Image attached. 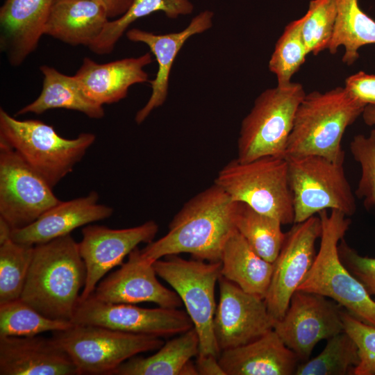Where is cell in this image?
Returning <instances> with one entry per match:
<instances>
[{"instance_id": "cell-1", "label": "cell", "mask_w": 375, "mask_h": 375, "mask_svg": "<svg viewBox=\"0 0 375 375\" xmlns=\"http://www.w3.org/2000/svg\"><path fill=\"white\" fill-rule=\"evenodd\" d=\"M236 202L219 185L188 201L172 219L167 233L140 249L147 260L188 253L195 259L220 261L222 250L236 231Z\"/></svg>"}, {"instance_id": "cell-2", "label": "cell", "mask_w": 375, "mask_h": 375, "mask_svg": "<svg viewBox=\"0 0 375 375\" xmlns=\"http://www.w3.org/2000/svg\"><path fill=\"white\" fill-rule=\"evenodd\" d=\"M85 279L78 242L62 236L34 246L20 299L49 318L72 322Z\"/></svg>"}, {"instance_id": "cell-3", "label": "cell", "mask_w": 375, "mask_h": 375, "mask_svg": "<svg viewBox=\"0 0 375 375\" xmlns=\"http://www.w3.org/2000/svg\"><path fill=\"white\" fill-rule=\"evenodd\" d=\"M365 106L344 87L306 94L297 109L285 156L315 155L344 163L342 137Z\"/></svg>"}, {"instance_id": "cell-4", "label": "cell", "mask_w": 375, "mask_h": 375, "mask_svg": "<svg viewBox=\"0 0 375 375\" xmlns=\"http://www.w3.org/2000/svg\"><path fill=\"white\" fill-rule=\"evenodd\" d=\"M322 231L318 252L297 290L326 297L360 320L375 326V301L340 259L338 246L351 220L343 212H319Z\"/></svg>"}, {"instance_id": "cell-5", "label": "cell", "mask_w": 375, "mask_h": 375, "mask_svg": "<svg viewBox=\"0 0 375 375\" xmlns=\"http://www.w3.org/2000/svg\"><path fill=\"white\" fill-rule=\"evenodd\" d=\"M95 139L91 133L65 138L42 121L19 120L0 109V142L15 151L52 188L72 172Z\"/></svg>"}, {"instance_id": "cell-6", "label": "cell", "mask_w": 375, "mask_h": 375, "mask_svg": "<svg viewBox=\"0 0 375 375\" xmlns=\"http://www.w3.org/2000/svg\"><path fill=\"white\" fill-rule=\"evenodd\" d=\"M215 183L235 202L247 204L256 211L293 224V197L285 157L267 156L242 162H228L219 172Z\"/></svg>"}, {"instance_id": "cell-7", "label": "cell", "mask_w": 375, "mask_h": 375, "mask_svg": "<svg viewBox=\"0 0 375 375\" xmlns=\"http://www.w3.org/2000/svg\"><path fill=\"white\" fill-rule=\"evenodd\" d=\"M306 94L291 82L263 91L243 119L238 140V159L248 162L272 156L285 157L297 109Z\"/></svg>"}, {"instance_id": "cell-8", "label": "cell", "mask_w": 375, "mask_h": 375, "mask_svg": "<svg viewBox=\"0 0 375 375\" xmlns=\"http://www.w3.org/2000/svg\"><path fill=\"white\" fill-rule=\"evenodd\" d=\"M285 158L293 197L294 224L328 209L340 211L347 217L356 212V198L344 163L315 155Z\"/></svg>"}, {"instance_id": "cell-9", "label": "cell", "mask_w": 375, "mask_h": 375, "mask_svg": "<svg viewBox=\"0 0 375 375\" xmlns=\"http://www.w3.org/2000/svg\"><path fill=\"white\" fill-rule=\"evenodd\" d=\"M153 262L157 275L181 298L199 338V353L219 357L213 331L215 285L221 276V261L186 260L169 255Z\"/></svg>"}, {"instance_id": "cell-10", "label": "cell", "mask_w": 375, "mask_h": 375, "mask_svg": "<svg viewBox=\"0 0 375 375\" xmlns=\"http://www.w3.org/2000/svg\"><path fill=\"white\" fill-rule=\"evenodd\" d=\"M78 374L112 375L124 362L141 353L158 350L164 342L155 335L135 334L101 326L76 324L53 332Z\"/></svg>"}, {"instance_id": "cell-11", "label": "cell", "mask_w": 375, "mask_h": 375, "mask_svg": "<svg viewBox=\"0 0 375 375\" xmlns=\"http://www.w3.org/2000/svg\"><path fill=\"white\" fill-rule=\"evenodd\" d=\"M59 202L47 182L0 142V217L12 229L21 228Z\"/></svg>"}, {"instance_id": "cell-12", "label": "cell", "mask_w": 375, "mask_h": 375, "mask_svg": "<svg viewBox=\"0 0 375 375\" xmlns=\"http://www.w3.org/2000/svg\"><path fill=\"white\" fill-rule=\"evenodd\" d=\"M341 306L328 297L296 290L284 316L273 329L300 362L310 359L317 344L344 331Z\"/></svg>"}, {"instance_id": "cell-13", "label": "cell", "mask_w": 375, "mask_h": 375, "mask_svg": "<svg viewBox=\"0 0 375 375\" xmlns=\"http://www.w3.org/2000/svg\"><path fill=\"white\" fill-rule=\"evenodd\" d=\"M72 322L160 338L181 334L194 327L188 313L178 308H144L129 303H108L92 294L79 299Z\"/></svg>"}, {"instance_id": "cell-14", "label": "cell", "mask_w": 375, "mask_h": 375, "mask_svg": "<svg viewBox=\"0 0 375 375\" xmlns=\"http://www.w3.org/2000/svg\"><path fill=\"white\" fill-rule=\"evenodd\" d=\"M321 231L317 215L294 223L285 233L279 254L273 262V273L264 299L274 322L284 316L293 294L310 269L316 256L315 242Z\"/></svg>"}, {"instance_id": "cell-15", "label": "cell", "mask_w": 375, "mask_h": 375, "mask_svg": "<svg viewBox=\"0 0 375 375\" xmlns=\"http://www.w3.org/2000/svg\"><path fill=\"white\" fill-rule=\"evenodd\" d=\"M158 231L153 220L126 228L112 229L102 225H86L78 242L86 269L85 285L79 299L90 296L103 276L123 260L140 243H150Z\"/></svg>"}, {"instance_id": "cell-16", "label": "cell", "mask_w": 375, "mask_h": 375, "mask_svg": "<svg viewBox=\"0 0 375 375\" xmlns=\"http://www.w3.org/2000/svg\"><path fill=\"white\" fill-rule=\"evenodd\" d=\"M213 331L220 352L247 344L273 328L264 299L220 276Z\"/></svg>"}, {"instance_id": "cell-17", "label": "cell", "mask_w": 375, "mask_h": 375, "mask_svg": "<svg viewBox=\"0 0 375 375\" xmlns=\"http://www.w3.org/2000/svg\"><path fill=\"white\" fill-rule=\"evenodd\" d=\"M156 276L153 262L145 259L136 247L126 262L100 281L92 295L108 303L151 302L162 308L181 307L183 302L177 293L162 285Z\"/></svg>"}, {"instance_id": "cell-18", "label": "cell", "mask_w": 375, "mask_h": 375, "mask_svg": "<svg viewBox=\"0 0 375 375\" xmlns=\"http://www.w3.org/2000/svg\"><path fill=\"white\" fill-rule=\"evenodd\" d=\"M78 374L73 360L53 337H0V375Z\"/></svg>"}, {"instance_id": "cell-19", "label": "cell", "mask_w": 375, "mask_h": 375, "mask_svg": "<svg viewBox=\"0 0 375 375\" xmlns=\"http://www.w3.org/2000/svg\"><path fill=\"white\" fill-rule=\"evenodd\" d=\"M213 16L212 11L203 10L193 17L185 28L176 33L161 35L138 28L126 32V36L130 41L142 42L149 47L158 65L155 78L149 82L151 94L147 103L135 115L137 124L142 123L154 109L165 103L168 93L169 75L176 56L190 37L212 27Z\"/></svg>"}, {"instance_id": "cell-20", "label": "cell", "mask_w": 375, "mask_h": 375, "mask_svg": "<svg viewBox=\"0 0 375 375\" xmlns=\"http://www.w3.org/2000/svg\"><path fill=\"white\" fill-rule=\"evenodd\" d=\"M95 191L88 195L59 202L31 224L12 229L10 238L18 243L35 246L48 242L90 223L110 217L113 208L99 203Z\"/></svg>"}, {"instance_id": "cell-21", "label": "cell", "mask_w": 375, "mask_h": 375, "mask_svg": "<svg viewBox=\"0 0 375 375\" xmlns=\"http://www.w3.org/2000/svg\"><path fill=\"white\" fill-rule=\"evenodd\" d=\"M54 0H5L0 9V47L20 65L38 47Z\"/></svg>"}, {"instance_id": "cell-22", "label": "cell", "mask_w": 375, "mask_h": 375, "mask_svg": "<svg viewBox=\"0 0 375 375\" xmlns=\"http://www.w3.org/2000/svg\"><path fill=\"white\" fill-rule=\"evenodd\" d=\"M151 62L149 52L103 64L86 57L74 76L91 100L101 106L111 104L124 99L131 85L150 82L144 68Z\"/></svg>"}, {"instance_id": "cell-23", "label": "cell", "mask_w": 375, "mask_h": 375, "mask_svg": "<svg viewBox=\"0 0 375 375\" xmlns=\"http://www.w3.org/2000/svg\"><path fill=\"white\" fill-rule=\"evenodd\" d=\"M218 360L226 375H291L300 362L273 328L247 344L222 351Z\"/></svg>"}, {"instance_id": "cell-24", "label": "cell", "mask_w": 375, "mask_h": 375, "mask_svg": "<svg viewBox=\"0 0 375 375\" xmlns=\"http://www.w3.org/2000/svg\"><path fill=\"white\" fill-rule=\"evenodd\" d=\"M109 21L105 7L93 0H54L44 35L73 46L89 47Z\"/></svg>"}, {"instance_id": "cell-25", "label": "cell", "mask_w": 375, "mask_h": 375, "mask_svg": "<svg viewBox=\"0 0 375 375\" xmlns=\"http://www.w3.org/2000/svg\"><path fill=\"white\" fill-rule=\"evenodd\" d=\"M221 276L244 291L265 299L274 265L259 256L236 230L222 250Z\"/></svg>"}, {"instance_id": "cell-26", "label": "cell", "mask_w": 375, "mask_h": 375, "mask_svg": "<svg viewBox=\"0 0 375 375\" xmlns=\"http://www.w3.org/2000/svg\"><path fill=\"white\" fill-rule=\"evenodd\" d=\"M42 89L38 98L19 110L16 115L26 113L42 114L47 110L62 108L81 112L90 118L104 117L103 106L91 100L74 76L64 74L55 68L42 65Z\"/></svg>"}, {"instance_id": "cell-27", "label": "cell", "mask_w": 375, "mask_h": 375, "mask_svg": "<svg viewBox=\"0 0 375 375\" xmlns=\"http://www.w3.org/2000/svg\"><path fill=\"white\" fill-rule=\"evenodd\" d=\"M199 353V338L193 327L167 341L153 355L135 356L121 364L112 375H182Z\"/></svg>"}, {"instance_id": "cell-28", "label": "cell", "mask_w": 375, "mask_h": 375, "mask_svg": "<svg viewBox=\"0 0 375 375\" xmlns=\"http://www.w3.org/2000/svg\"><path fill=\"white\" fill-rule=\"evenodd\" d=\"M335 1L337 15L328 49L335 54L340 47H344L342 62L351 65L358 59L361 47L375 44V21L362 11L358 0Z\"/></svg>"}, {"instance_id": "cell-29", "label": "cell", "mask_w": 375, "mask_h": 375, "mask_svg": "<svg viewBox=\"0 0 375 375\" xmlns=\"http://www.w3.org/2000/svg\"><path fill=\"white\" fill-rule=\"evenodd\" d=\"M193 10L194 5L190 0H133L123 15L108 22L101 35L88 48L96 54L110 53L128 27L137 19L159 11L175 19L190 15Z\"/></svg>"}, {"instance_id": "cell-30", "label": "cell", "mask_w": 375, "mask_h": 375, "mask_svg": "<svg viewBox=\"0 0 375 375\" xmlns=\"http://www.w3.org/2000/svg\"><path fill=\"white\" fill-rule=\"evenodd\" d=\"M281 225L277 219L258 212L244 203L236 202V230L259 256L272 263L285 240Z\"/></svg>"}, {"instance_id": "cell-31", "label": "cell", "mask_w": 375, "mask_h": 375, "mask_svg": "<svg viewBox=\"0 0 375 375\" xmlns=\"http://www.w3.org/2000/svg\"><path fill=\"white\" fill-rule=\"evenodd\" d=\"M358 362L357 345L343 331L328 339L324 349L316 357L300 362L294 374H353L354 369Z\"/></svg>"}, {"instance_id": "cell-32", "label": "cell", "mask_w": 375, "mask_h": 375, "mask_svg": "<svg viewBox=\"0 0 375 375\" xmlns=\"http://www.w3.org/2000/svg\"><path fill=\"white\" fill-rule=\"evenodd\" d=\"M73 323L49 318L20 298L0 304V337L34 336L62 331Z\"/></svg>"}, {"instance_id": "cell-33", "label": "cell", "mask_w": 375, "mask_h": 375, "mask_svg": "<svg viewBox=\"0 0 375 375\" xmlns=\"http://www.w3.org/2000/svg\"><path fill=\"white\" fill-rule=\"evenodd\" d=\"M33 251L34 246L11 238L0 244V304L21 297Z\"/></svg>"}, {"instance_id": "cell-34", "label": "cell", "mask_w": 375, "mask_h": 375, "mask_svg": "<svg viewBox=\"0 0 375 375\" xmlns=\"http://www.w3.org/2000/svg\"><path fill=\"white\" fill-rule=\"evenodd\" d=\"M303 17L289 23L277 40L269 61V69L276 77L278 86H285L305 62L308 54L301 28Z\"/></svg>"}, {"instance_id": "cell-35", "label": "cell", "mask_w": 375, "mask_h": 375, "mask_svg": "<svg viewBox=\"0 0 375 375\" xmlns=\"http://www.w3.org/2000/svg\"><path fill=\"white\" fill-rule=\"evenodd\" d=\"M337 15L335 0H311L303 16L302 38L307 51L315 56L328 49Z\"/></svg>"}, {"instance_id": "cell-36", "label": "cell", "mask_w": 375, "mask_h": 375, "mask_svg": "<svg viewBox=\"0 0 375 375\" xmlns=\"http://www.w3.org/2000/svg\"><path fill=\"white\" fill-rule=\"evenodd\" d=\"M349 149L361 168L356 194L363 200L366 208H375V128L367 136L362 134L355 135L350 142Z\"/></svg>"}, {"instance_id": "cell-37", "label": "cell", "mask_w": 375, "mask_h": 375, "mask_svg": "<svg viewBox=\"0 0 375 375\" xmlns=\"http://www.w3.org/2000/svg\"><path fill=\"white\" fill-rule=\"evenodd\" d=\"M342 318L344 331L357 345L359 362L354 375L375 374V326L365 323L347 310H343Z\"/></svg>"}, {"instance_id": "cell-38", "label": "cell", "mask_w": 375, "mask_h": 375, "mask_svg": "<svg viewBox=\"0 0 375 375\" xmlns=\"http://www.w3.org/2000/svg\"><path fill=\"white\" fill-rule=\"evenodd\" d=\"M338 251L349 272L362 283L370 295H375V258L360 256L344 238L339 243Z\"/></svg>"}, {"instance_id": "cell-39", "label": "cell", "mask_w": 375, "mask_h": 375, "mask_svg": "<svg viewBox=\"0 0 375 375\" xmlns=\"http://www.w3.org/2000/svg\"><path fill=\"white\" fill-rule=\"evenodd\" d=\"M344 88L361 103L375 106V74L360 71L345 79Z\"/></svg>"}, {"instance_id": "cell-40", "label": "cell", "mask_w": 375, "mask_h": 375, "mask_svg": "<svg viewBox=\"0 0 375 375\" xmlns=\"http://www.w3.org/2000/svg\"><path fill=\"white\" fill-rule=\"evenodd\" d=\"M195 366L198 375H226L218 357L212 354H198Z\"/></svg>"}, {"instance_id": "cell-41", "label": "cell", "mask_w": 375, "mask_h": 375, "mask_svg": "<svg viewBox=\"0 0 375 375\" xmlns=\"http://www.w3.org/2000/svg\"><path fill=\"white\" fill-rule=\"evenodd\" d=\"M102 4L109 19L123 15L133 0H93Z\"/></svg>"}, {"instance_id": "cell-42", "label": "cell", "mask_w": 375, "mask_h": 375, "mask_svg": "<svg viewBox=\"0 0 375 375\" xmlns=\"http://www.w3.org/2000/svg\"><path fill=\"white\" fill-rule=\"evenodd\" d=\"M362 117L364 122L369 126H375V106H366Z\"/></svg>"}, {"instance_id": "cell-43", "label": "cell", "mask_w": 375, "mask_h": 375, "mask_svg": "<svg viewBox=\"0 0 375 375\" xmlns=\"http://www.w3.org/2000/svg\"><path fill=\"white\" fill-rule=\"evenodd\" d=\"M12 230L7 222L0 217V244L10 238Z\"/></svg>"}]
</instances>
